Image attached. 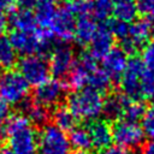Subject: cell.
I'll list each match as a JSON object with an SVG mask.
<instances>
[{
    "instance_id": "cell-1",
    "label": "cell",
    "mask_w": 154,
    "mask_h": 154,
    "mask_svg": "<svg viewBox=\"0 0 154 154\" xmlns=\"http://www.w3.org/2000/svg\"><path fill=\"white\" fill-rule=\"evenodd\" d=\"M8 148L14 154H36L38 135L25 114L11 116L4 131Z\"/></svg>"
},
{
    "instance_id": "cell-2",
    "label": "cell",
    "mask_w": 154,
    "mask_h": 154,
    "mask_svg": "<svg viewBox=\"0 0 154 154\" xmlns=\"http://www.w3.org/2000/svg\"><path fill=\"white\" fill-rule=\"evenodd\" d=\"M102 93L90 87L75 90L67 99V107L77 119L96 120L103 113Z\"/></svg>"
},
{
    "instance_id": "cell-3",
    "label": "cell",
    "mask_w": 154,
    "mask_h": 154,
    "mask_svg": "<svg viewBox=\"0 0 154 154\" xmlns=\"http://www.w3.org/2000/svg\"><path fill=\"white\" fill-rule=\"evenodd\" d=\"M10 41L13 45L17 53L26 55L41 54L47 51L51 41V36L47 31L42 29L32 30V31H20L13 30L10 35Z\"/></svg>"
},
{
    "instance_id": "cell-4",
    "label": "cell",
    "mask_w": 154,
    "mask_h": 154,
    "mask_svg": "<svg viewBox=\"0 0 154 154\" xmlns=\"http://www.w3.org/2000/svg\"><path fill=\"white\" fill-rule=\"evenodd\" d=\"M71 143L65 131L57 128L54 124H46L42 126L38 140V154H71Z\"/></svg>"
},
{
    "instance_id": "cell-5",
    "label": "cell",
    "mask_w": 154,
    "mask_h": 154,
    "mask_svg": "<svg viewBox=\"0 0 154 154\" xmlns=\"http://www.w3.org/2000/svg\"><path fill=\"white\" fill-rule=\"evenodd\" d=\"M29 84L18 71H7L0 77V100L10 105H24Z\"/></svg>"
},
{
    "instance_id": "cell-6",
    "label": "cell",
    "mask_w": 154,
    "mask_h": 154,
    "mask_svg": "<svg viewBox=\"0 0 154 154\" xmlns=\"http://www.w3.org/2000/svg\"><path fill=\"white\" fill-rule=\"evenodd\" d=\"M19 73L28 82L29 85L37 87L49 79V65L48 61L40 54L26 55L18 63Z\"/></svg>"
},
{
    "instance_id": "cell-7",
    "label": "cell",
    "mask_w": 154,
    "mask_h": 154,
    "mask_svg": "<svg viewBox=\"0 0 154 154\" xmlns=\"http://www.w3.org/2000/svg\"><path fill=\"white\" fill-rule=\"evenodd\" d=\"M144 132L135 122L130 120H118L112 126V137L116 146L124 149H135L140 147L144 141Z\"/></svg>"
},
{
    "instance_id": "cell-8",
    "label": "cell",
    "mask_w": 154,
    "mask_h": 154,
    "mask_svg": "<svg viewBox=\"0 0 154 154\" xmlns=\"http://www.w3.org/2000/svg\"><path fill=\"white\" fill-rule=\"evenodd\" d=\"M97 67V59L90 53H84L76 60L75 66L67 75L66 87L72 90H79L88 87L90 76Z\"/></svg>"
},
{
    "instance_id": "cell-9",
    "label": "cell",
    "mask_w": 154,
    "mask_h": 154,
    "mask_svg": "<svg viewBox=\"0 0 154 154\" xmlns=\"http://www.w3.org/2000/svg\"><path fill=\"white\" fill-rule=\"evenodd\" d=\"M75 26H76V17L66 7L63 6L59 7L57 13L54 14L47 29V32L52 38L66 43L73 40Z\"/></svg>"
},
{
    "instance_id": "cell-10",
    "label": "cell",
    "mask_w": 154,
    "mask_h": 154,
    "mask_svg": "<svg viewBox=\"0 0 154 154\" xmlns=\"http://www.w3.org/2000/svg\"><path fill=\"white\" fill-rule=\"evenodd\" d=\"M154 34V25L147 19H138L129 24L128 36L122 41L123 49L125 52H135L138 48H143L150 41Z\"/></svg>"
},
{
    "instance_id": "cell-11",
    "label": "cell",
    "mask_w": 154,
    "mask_h": 154,
    "mask_svg": "<svg viewBox=\"0 0 154 154\" xmlns=\"http://www.w3.org/2000/svg\"><path fill=\"white\" fill-rule=\"evenodd\" d=\"M144 65L141 59L131 58L128 61V65L124 72L120 76V88L128 99L138 100L140 99V78L142 71L144 70Z\"/></svg>"
},
{
    "instance_id": "cell-12",
    "label": "cell",
    "mask_w": 154,
    "mask_h": 154,
    "mask_svg": "<svg viewBox=\"0 0 154 154\" xmlns=\"http://www.w3.org/2000/svg\"><path fill=\"white\" fill-rule=\"evenodd\" d=\"M75 63H76V58L73 49L66 43H63L57 46L52 51L48 65L51 73L57 79H59L67 77V75L75 66Z\"/></svg>"
},
{
    "instance_id": "cell-13",
    "label": "cell",
    "mask_w": 154,
    "mask_h": 154,
    "mask_svg": "<svg viewBox=\"0 0 154 154\" xmlns=\"http://www.w3.org/2000/svg\"><path fill=\"white\" fill-rule=\"evenodd\" d=\"M65 87L57 78H49L34 90V101L49 108L55 106L65 94Z\"/></svg>"
},
{
    "instance_id": "cell-14",
    "label": "cell",
    "mask_w": 154,
    "mask_h": 154,
    "mask_svg": "<svg viewBox=\"0 0 154 154\" xmlns=\"http://www.w3.org/2000/svg\"><path fill=\"white\" fill-rule=\"evenodd\" d=\"M113 43L114 36L109 30L108 25H97L96 32L89 43V53L95 59H102L113 48Z\"/></svg>"
},
{
    "instance_id": "cell-15",
    "label": "cell",
    "mask_w": 154,
    "mask_h": 154,
    "mask_svg": "<svg viewBox=\"0 0 154 154\" xmlns=\"http://www.w3.org/2000/svg\"><path fill=\"white\" fill-rule=\"evenodd\" d=\"M128 55L123 48H112L103 58H102V70L113 79L122 76L126 65H128Z\"/></svg>"
},
{
    "instance_id": "cell-16",
    "label": "cell",
    "mask_w": 154,
    "mask_h": 154,
    "mask_svg": "<svg viewBox=\"0 0 154 154\" xmlns=\"http://www.w3.org/2000/svg\"><path fill=\"white\" fill-rule=\"evenodd\" d=\"M88 132L91 140V144L94 148L101 150L111 146L113 137H112V126L101 119H96L90 122L88 125Z\"/></svg>"
},
{
    "instance_id": "cell-17",
    "label": "cell",
    "mask_w": 154,
    "mask_h": 154,
    "mask_svg": "<svg viewBox=\"0 0 154 154\" xmlns=\"http://www.w3.org/2000/svg\"><path fill=\"white\" fill-rule=\"evenodd\" d=\"M59 8V0H36L34 6V16L37 25L47 31L54 14Z\"/></svg>"
},
{
    "instance_id": "cell-18",
    "label": "cell",
    "mask_w": 154,
    "mask_h": 154,
    "mask_svg": "<svg viewBox=\"0 0 154 154\" xmlns=\"http://www.w3.org/2000/svg\"><path fill=\"white\" fill-rule=\"evenodd\" d=\"M96 29H97V24L90 14L78 17V20H76L73 40L79 46H87L90 43L91 38L94 37Z\"/></svg>"
},
{
    "instance_id": "cell-19",
    "label": "cell",
    "mask_w": 154,
    "mask_h": 154,
    "mask_svg": "<svg viewBox=\"0 0 154 154\" xmlns=\"http://www.w3.org/2000/svg\"><path fill=\"white\" fill-rule=\"evenodd\" d=\"M10 23L13 28V30H20V31H32L37 30L38 25L35 19L34 13L30 10L20 8L18 11H14L11 14Z\"/></svg>"
},
{
    "instance_id": "cell-20",
    "label": "cell",
    "mask_w": 154,
    "mask_h": 154,
    "mask_svg": "<svg viewBox=\"0 0 154 154\" xmlns=\"http://www.w3.org/2000/svg\"><path fill=\"white\" fill-rule=\"evenodd\" d=\"M112 13L114 14L116 19L130 23L135 20L137 12V6L134 0H114L113 1V10Z\"/></svg>"
},
{
    "instance_id": "cell-21",
    "label": "cell",
    "mask_w": 154,
    "mask_h": 154,
    "mask_svg": "<svg viewBox=\"0 0 154 154\" xmlns=\"http://www.w3.org/2000/svg\"><path fill=\"white\" fill-rule=\"evenodd\" d=\"M18 53L8 37H0V69L10 71L17 64Z\"/></svg>"
},
{
    "instance_id": "cell-22",
    "label": "cell",
    "mask_w": 154,
    "mask_h": 154,
    "mask_svg": "<svg viewBox=\"0 0 154 154\" xmlns=\"http://www.w3.org/2000/svg\"><path fill=\"white\" fill-rule=\"evenodd\" d=\"M52 118H53L54 125L63 131H71L73 128H76L77 118L73 116V113L70 111L67 106L57 107L52 114Z\"/></svg>"
},
{
    "instance_id": "cell-23",
    "label": "cell",
    "mask_w": 154,
    "mask_h": 154,
    "mask_svg": "<svg viewBox=\"0 0 154 154\" xmlns=\"http://www.w3.org/2000/svg\"><path fill=\"white\" fill-rule=\"evenodd\" d=\"M71 147L76 148L77 150L81 152H88L89 149L93 148L91 144V140L88 132L87 128L83 126H76L70 131V136H69Z\"/></svg>"
},
{
    "instance_id": "cell-24",
    "label": "cell",
    "mask_w": 154,
    "mask_h": 154,
    "mask_svg": "<svg viewBox=\"0 0 154 154\" xmlns=\"http://www.w3.org/2000/svg\"><path fill=\"white\" fill-rule=\"evenodd\" d=\"M128 97L124 95H112L105 100L103 103V114L109 119H117L123 116V109Z\"/></svg>"
},
{
    "instance_id": "cell-25",
    "label": "cell",
    "mask_w": 154,
    "mask_h": 154,
    "mask_svg": "<svg viewBox=\"0 0 154 154\" xmlns=\"http://www.w3.org/2000/svg\"><path fill=\"white\" fill-rule=\"evenodd\" d=\"M25 116L32 124H40L46 125L47 120L49 119V111L47 107L32 101V102H25L24 103Z\"/></svg>"
},
{
    "instance_id": "cell-26",
    "label": "cell",
    "mask_w": 154,
    "mask_h": 154,
    "mask_svg": "<svg viewBox=\"0 0 154 154\" xmlns=\"http://www.w3.org/2000/svg\"><path fill=\"white\" fill-rule=\"evenodd\" d=\"M154 97V70L144 67L140 78V99Z\"/></svg>"
},
{
    "instance_id": "cell-27",
    "label": "cell",
    "mask_w": 154,
    "mask_h": 154,
    "mask_svg": "<svg viewBox=\"0 0 154 154\" xmlns=\"http://www.w3.org/2000/svg\"><path fill=\"white\" fill-rule=\"evenodd\" d=\"M144 113H146V108L142 102H140L138 100H129L128 99L125 107L123 109V117L125 120L137 123V120H141L143 118Z\"/></svg>"
},
{
    "instance_id": "cell-28",
    "label": "cell",
    "mask_w": 154,
    "mask_h": 154,
    "mask_svg": "<svg viewBox=\"0 0 154 154\" xmlns=\"http://www.w3.org/2000/svg\"><path fill=\"white\" fill-rule=\"evenodd\" d=\"M111 82H112V78L102 70V69H96L91 76H90V79H89V84L88 87L95 89V90H99V91H105L109 88L111 85Z\"/></svg>"
},
{
    "instance_id": "cell-29",
    "label": "cell",
    "mask_w": 154,
    "mask_h": 154,
    "mask_svg": "<svg viewBox=\"0 0 154 154\" xmlns=\"http://www.w3.org/2000/svg\"><path fill=\"white\" fill-rule=\"evenodd\" d=\"M64 7H66L75 17L91 14V0H65Z\"/></svg>"
},
{
    "instance_id": "cell-30",
    "label": "cell",
    "mask_w": 154,
    "mask_h": 154,
    "mask_svg": "<svg viewBox=\"0 0 154 154\" xmlns=\"http://www.w3.org/2000/svg\"><path fill=\"white\" fill-rule=\"evenodd\" d=\"M114 0H91V13L96 19L106 20L113 10Z\"/></svg>"
},
{
    "instance_id": "cell-31",
    "label": "cell",
    "mask_w": 154,
    "mask_h": 154,
    "mask_svg": "<svg viewBox=\"0 0 154 154\" xmlns=\"http://www.w3.org/2000/svg\"><path fill=\"white\" fill-rule=\"evenodd\" d=\"M137 12L154 25V0H137Z\"/></svg>"
},
{
    "instance_id": "cell-32",
    "label": "cell",
    "mask_w": 154,
    "mask_h": 154,
    "mask_svg": "<svg viewBox=\"0 0 154 154\" xmlns=\"http://www.w3.org/2000/svg\"><path fill=\"white\" fill-rule=\"evenodd\" d=\"M109 30L112 31L113 36L119 38L120 41H123L126 36H128V32H129V23H125V22H122V20H112L109 24H107Z\"/></svg>"
},
{
    "instance_id": "cell-33",
    "label": "cell",
    "mask_w": 154,
    "mask_h": 154,
    "mask_svg": "<svg viewBox=\"0 0 154 154\" xmlns=\"http://www.w3.org/2000/svg\"><path fill=\"white\" fill-rule=\"evenodd\" d=\"M141 120H142L141 128H142L144 135L150 138H154V107L146 111V113Z\"/></svg>"
},
{
    "instance_id": "cell-34",
    "label": "cell",
    "mask_w": 154,
    "mask_h": 154,
    "mask_svg": "<svg viewBox=\"0 0 154 154\" xmlns=\"http://www.w3.org/2000/svg\"><path fill=\"white\" fill-rule=\"evenodd\" d=\"M141 60L147 69L154 70V40L149 41L147 45L143 46L141 53Z\"/></svg>"
},
{
    "instance_id": "cell-35",
    "label": "cell",
    "mask_w": 154,
    "mask_h": 154,
    "mask_svg": "<svg viewBox=\"0 0 154 154\" xmlns=\"http://www.w3.org/2000/svg\"><path fill=\"white\" fill-rule=\"evenodd\" d=\"M11 117V112H10V107L6 102H4L2 100H0V137H4V131H5V126L8 122Z\"/></svg>"
},
{
    "instance_id": "cell-36",
    "label": "cell",
    "mask_w": 154,
    "mask_h": 154,
    "mask_svg": "<svg viewBox=\"0 0 154 154\" xmlns=\"http://www.w3.org/2000/svg\"><path fill=\"white\" fill-rule=\"evenodd\" d=\"M16 4H17V0H0V14L2 16L4 13L12 11Z\"/></svg>"
},
{
    "instance_id": "cell-37",
    "label": "cell",
    "mask_w": 154,
    "mask_h": 154,
    "mask_svg": "<svg viewBox=\"0 0 154 154\" xmlns=\"http://www.w3.org/2000/svg\"><path fill=\"white\" fill-rule=\"evenodd\" d=\"M99 154H128L126 149L118 147V146H109L105 149L99 150Z\"/></svg>"
},
{
    "instance_id": "cell-38",
    "label": "cell",
    "mask_w": 154,
    "mask_h": 154,
    "mask_svg": "<svg viewBox=\"0 0 154 154\" xmlns=\"http://www.w3.org/2000/svg\"><path fill=\"white\" fill-rule=\"evenodd\" d=\"M36 0H17V4L20 6V8L24 10H30L35 6Z\"/></svg>"
},
{
    "instance_id": "cell-39",
    "label": "cell",
    "mask_w": 154,
    "mask_h": 154,
    "mask_svg": "<svg viewBox=\"0 0 154 154\" xmlns=\"http://www.w3.org/2000/svg\"><path fill=\"white\" fill-rule=\"evenodd\" d=\"M142 154H154V141L148 142L142 148Z\"/></svg>"
},
{
    "instance_id": "cell-40",
    "label": "cell",
    "mask_w": 154,
    "mask_h": 154,
    "mask_svg": "<svg viewBox=\"0 0 154 154\" xmlns=\"http://www.w3.org/2000/svg\"><path fill=\"white\" fill-rule=\"evenodd\" d=\"M6 29H7V20L5 19V17H4V16H1V14H0V37H1V36H4V34H5Z\"/></svg>"
},
{
    "instance_id": "cell-41",
    "label": "cell",
    "mask_w": 154,
    "mask_h": 154,
    "mask_svg": "<svg viewBox=\"0 0 154 154\" xmlns=\"http://www.w3.org/2000/svg\"><path fill=\"white\" fill-rule=\"evenodd\" d=\"M0 154H14L8 147H0Z\"/></svg>"
},
{
    "instance_id": "cell-42",
    "label": "cell",
    "mask_w": 154,
    "mask_h": 154,
    "mask_svg": "<svg viewBox=\"0 0 154 154\" xmlns=\"http://www.w3.org/2000/svg\"><path fill=\"white\" fill-rule=\"evenodd\" d=\"M72 154H89L88 152H81V150H77V152H75V153H72Z\"/></svg>"
},
{
    "instance_id": "cell-43",
    "label": "cell",
    "mask_w": 154,
    "mask_h": 154,
    "mask_svg": "<svg viewBox=\"0 0 154 154\" xmlns=\"http://www.w3.org/2000/svg\"><path fill=\"white\" fill-rule=\"evenodd\" d=\"M153 107H154V101H153Z\"/></svg>"
}]
</instances>
